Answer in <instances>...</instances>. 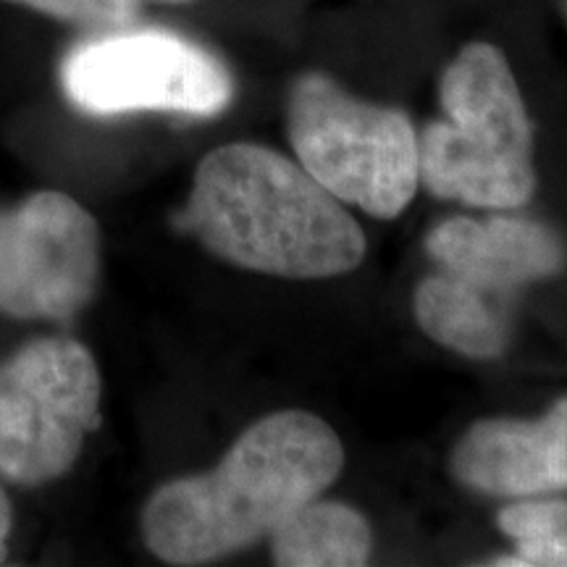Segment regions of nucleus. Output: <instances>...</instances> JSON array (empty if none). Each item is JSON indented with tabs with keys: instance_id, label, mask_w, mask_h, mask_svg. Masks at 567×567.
<instances>
[{
	"instance_id": "obj_5",
	"label": "nucleus",
	"mask_w": 567,
	"mask_h": 567,
	"mask_svg": "<svg viewBox=\"0 0 567 567\" xmlns=\"http://www.w3.org/2000/svg\"><path fill=\"white\" fill-rule=\"evenodd\" d=\"M103 379L74 337H40L0 363V478L40 488L66 476L101 425Z\"/></svg>"
},
{
	"instance_id": "obj_16",
	"label": "nucleus",
	"mask_w": 567,
	"mask_h": 567,
	"mask_svg": "<svg viewBox=\"0 0 567 567\" xmlns=\"http://www.w3.org/2000/svg\"><path fill=\"white\" fill-rule=\"evenodd\" d=\"M565 13H567V6H565Z\"/></svg>"
},
{
	"instance_id": "obj_15",
	"label": "nucleus",
	"mask_w": 567,
	"mask_h": 567,
	"mask_svg": "<svg viewBox=\"0 0 567 567\" xmlns=\"http://www.w3.org/2000/svg\"><path fill=\"white\" fill-rule=\"evenodd\" d=\"M168 3H182V0H168Z\"/></svg>"
},
{
	"instance_id": "obj_1",
	"label": "nucleus",
	"mask_w": 567,
	"mask_h": 567,
	"mask_svg": "<svg viewBox=\"0 0 567 567\" xmlns=\"http://www.w3.org/2000/svg\"><path fill=\"white\" fill-rule=\"evenodd\" d=\"M344 450L329 423L281 410L252 423L221 463L174 478L142 507V542L161 563L208 565L271 536L339 478Z\"/></svg>"
},
{
	"instance_id": "obj_4",
	"label": "nucleus",
	"mask_w": 567,
	"mask_h": 567,
	"mask_svg": "<svg viewBox=\"0 0 567 567\" xmlns=\"http://www.w3.org/2000/svg\"><path fill=\"white\" fill-rule=\"evenodd\" d=\"M297 163L337 200L396 218L421 184L417 132L402 111L358 101L326 74H305L289 95Z\"/></svg>"
},
{
	"instance_id": "obj_6",
	"label": "nucleus",
	"mask_w": 567,
	"mask_h": 567,
	"mask_svg": "<svg viewBox=\"0 0 567 567\" xmlns=\"http://www.w3.org/2000/svg\"><path fill=\"white\" fill-rule=\"evenodd\" d=\"M61 84L69 101L92 116H216L234 95L216 55L163 30H118L82 42L61 63Z\"/></svg>"
},
{
	"instance_id": "obj_7",
	"label": "nucleus",
	"mask_w": 567,
	"mask_h": 567,
	"mask_svg": "<svg viewBox=\"0 0 567 567\" xmlns=\"http://www.w3.org/2000/svg\"><path fill=\"white\" fill-rule=\"evenodd\" d=\"M101 229L74 197L42 189L0 210V313L66 323L95 297Z\"/></svg>"
},
{
	"instance_id": "obj_2",
	"label": "nucleus",
	"mask_w": 567,
	"mask_h": 567,
	"mask_svg": "<svg viewBox=\"0 0 567 567\" xmlns=\"http://www.w3.org/2000/svg\"><path fill=\"white\" fill-rule=\"evenodd\" d=\"M176 224L245 271L334 279L363 264L365 234L300 163L250 142L205 155Z\"/></svg>"
},
{
	"instance_id": "obj_8",
	"label": "nucleus",
	"mask_w": 567,
	"mask_h": 567,
	"mask_svg": "<svg viewBox=\"0 0 567 567\" xmlns=\"http://www.w3.org/2000/svg\"><path fill=\"white\" fill-rule=\"evenodd\" d=\"M450 471L460 484L492 496H542L567 488V396L542 421L488 417L455 444Z\"/></svg>"
},
{
	"instance_id": "obj_14",
	"label": "nucleus",
	"mask_w": 567,
	"mask_h": 567,
	"mask_svg": "<svg viewBox=\"0 0 567 567\" xmlns=\"http://www.w3.org/2000/svg\"><path fill=\"white\" fill-rule=\"evenodd\" d=\"M11 528H13V507L3 484H0V565H3L6 557H9Z\"/></svg>"
},
{
	"instance_id": "obj_11",
	"label": "nucleus",
	"mask_w": 567,
	"mask_h": 567,
	"mask_svg": "<svg viewBox=\"0 0 567 567\" xmlns=\"http://www.w3.org/2000/svg\"><path fill=\"white\" fill-rule=\"evenodd\" d=\"M268 538L274 563L281 567H358L373 549L365 517L321 496L295 509Z\"/></svg>"
},
{
	"instance_id": "obj_12",
	"label": "nucleus",
	"mask_w": 567,
	"mask_h": 567,
	"mask_svg": "<svg viewBox=\"0 0 567 567\" xmlns=\"http://www.w3.org/2000/svg\"><path fill=\"white\" fill-rule=\"evenodd\" d=\"M496 523L515 544V555L496 565L567 567V502L528 496L502 509Z\"/></svg>"
},
{
	"instance_id": "obj_10",
	"label": "nucleus",
	"mask_w": 567,
	"mask_h": 567,
	"mask_svg": "<svg viewBox=\"0 0 567 567\" xmlns=\"http://www.w3.org/2000/svg\"><path fill=\"white\" fill-rule=\"evenodd\" d=\"M509 300L439 271L417 284L413 310L417 326L446 350L492 360L507 350Z\"/></svg>"
},
{
	"instance_id": "obj_9",
	"label": "nucleus",
	"mask_w": 567,
	"mask_h": 567,
	"mask_svg": "<svg viewBox=\"0 0 567 567\" xmlns=\"http://www.w3.org/2000/svg\"><path fill=\"white\" fill-rule=\"evenodd\" d=\"M439 271L457 276L496 297H513L530 281L547 279L565 264L555 231L528 218H446L425 237Z\"/></svg>"
},
{
	"instance_id": "obj_3",
	"label": "nucleus",
	"mask_w": 567,
	"mask_h": 567,
	"mask_svg": "<svg viewBox=\"0 0 567 567\" xmlns=\"http://www.w3.org/2000/svg\"><path fill=\"white\" fill-rule=\"evenodd\" d=\"M442 118L417 134L421 184L473 208H520L536 189L534 132L499 48L471 42L444 69Z\"/></svg>"
},
{
	"instance_id": "obj_13",
	"label": "nucleus",
	"mask_w": 567,
	"mask_h": 567,
	"mask_svg": "<svg viewBox=\"0 0 567 567\" xmlns=\"http://www.w3.org/2000/svg\"><path fill=\"white\" fill-rule=\"evenodd\" d=\"M6 3L24 6L42 17L95 34L126 30L140 13V0H6Z\"/></svg>"
}]
</instances>
